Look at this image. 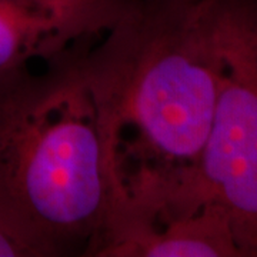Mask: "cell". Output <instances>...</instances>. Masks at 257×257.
Wrapping results in <instances>:
<instances>
[{"label": "cell", "instance_id": "1", "mask_svg": "<svg viewBox=\"0 0 257 257\" xmlns=\"http://www.w3.org/2000/svg\"><path fill=\"white\" fill-rule=\"evenodd\" d=\"M103 37L0 73V221L35 257L94 256L119 209Z\"/></svg>", "mask_w": 257, "mask_h": 257}, {"label": "cell", "instance_id": "2", "mask_svg": "<svg viewBox=\"0 0 257 257\" xmlns=\"http://www.w3.org/2000/svg\"><path fill=\"white\" fill-rule=\"evenodd\" d=\"M220 0H132L103 40L110 60L113 220L206 202L200 162L220 73Z\"/></svg>", "mask_w": 257, "mask_h": 257}, {"label": "cell", "instance_id": "3", "mask_svg": "<svg viewBox=\"0 0 257 257\" xmlns=\"http://www.w3.org/2000/svg\"><path fill=\"white\" fill-rule=\"evenodd\" d=\"M219 46L200 193L227 210L241 256L257 257V0H220Z\"/></svg>", "mask_w": 257, "mask_h": 257}, {"label": "cell", "instance_id": "4", "mask_svg": "<svg viewBox=\"0 0 257 257\" xmlns=\"http://www.w3.org/2000/svg\"><path fill=\"white\" fill-rule=\"evenodd\" d=\"M132 0H0V73L109 33Z\"/></svg>", "mask_w": 257, "mask_h": 257}, {"label": "cell", "instance_id": "5", "mask_svg": "<svg viewBox=\"0 0 257 257\" xmlns=\"http://www.w3.org/2000/svg\"><path fill=\"white\" fill-rule=\"evenodd\" d=\"M243 257L227 210L206 200L192 211L114 223L97 257Z\"/></svg>", "mask_w": 257, "mask_h": 257}, {"label": "cell", "instance_id": "6", "mask_svg": "<svg viewBox=\"0 0 257 257\" xmlns=\"http://www.w3.org/2000/svg\"><path fill=\"white\" fill-rule=\"evenodd\" d=\"M0 257H35L32 248L0 221Z\"/></svg>", "mask_w": 257, "mask_h": 257}]
</instances>
